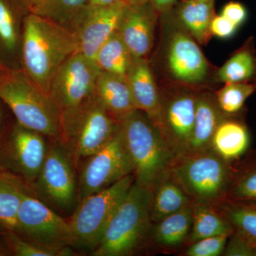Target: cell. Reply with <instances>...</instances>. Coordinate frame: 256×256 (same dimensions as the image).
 <instances>
[{
	"label": "cell",
	"instance_id": "40",
	"mask_svg": "<svg viewBox=\"0 0 256 256\" xmlns=\"http://www.w3.org/2000/svg\"><path fill=\"white\" fill-rule=\"evenodd\" d=\"M2 101L0 100V134L3 132L8 121L6 120V116H5L4 108H3Z\"/></svg>",
	"mask_w": 256,
	"mask_h": 256
},
{
	"label": "cell",
	"instance_id": "5",
	"mask_svg": "<svg viewBox=\"0 0 256 256\" xmlns=\"http://www.w3.org/2000/svg\"><path fill=\"white\" fill-rule=\"evenodd\" d=\"M170 170L194 202L217 206L226 200L234 163L212 149L176 156Z\"/></svg>",
	"mask_w": 256,
	"mask_h": 256
},
{
	"label": "cell",
	"instance_id": "30",
	"mask_svg": "<svg viewBox=\"0 0 256 256\" xmlns=\"http://www.w3.org/2000/svg\"><path fill=\"white\" fill-rule=\"evenodd\" d=\"M216 207L232 226L234 232L256 242V201L226 200Z\"/></svg>",
	"mask_w": 256,
	"mask_h": 256
},
{
	"label": "cell",
	"instance_id": "24",
	"mask_svg": "<svg viewBox=\"0 0 256 256\" xmlns=\"http://www.w3.org/2000/svg\"><path fill=\"white\" fill-rule=\"evenodd\" d=\"M194 202L170 168L160 175L152 188V222L156 223Z\"/></svg>",
	"mask_w": 256,
	"mask_h": 256
},
{
	"label": "cell",
	"instance_id": "4",
	"mask_svg": "<svg viewBox=\"0 0 256 256\" xmlns=\"http://www.w3.org/2000/svg\"><path fill=\"white\" fill-rule=\"evenodd\" d=\"M60 142L76 169L108 143L120 126L95 92L78 107L60 114Z\"/></svg>",
	"mask_w": 256,
	"mask_h": 256
},
{
	"label": "cell",
	"instance_id": "19",
	"mask_svg": "<svg viewBox=\"0 0 256 256\" xmlns=\"http://www.w3.org/2000/svg\"><path fill=\"white\" fill-rule=\"evenodd\" d=\"M194 203L153 223L149 250L162 254H180L188 245L193 220Z\"/></svg>",
	"mask_w": 256,
	"mask_h": 256
},
{
	"label": "cell",
	"instance_id": "42",
	"mask_svg": "<svg viewBox=\"0 0 256 256\" xmlns=\"http://www.w3.org/2000/svg\"><path fill=\"white\" fill-rule=\"evenodd\" d=\"M9 255L8 250L5 248L4 244L0 242V256H5Z\"/></svg>",
	"mask_w": 256,
	"mask_h": 256
},
{
	"label": "cell",
	"instance_id": "10",
	"mask_svg": "<svg viewBox=\"0 0 256 256\" xmlns=\"http://www.w3.org/2000/svg\"><path fill=\"white\" fill-rule=\"evenodd\" d=\"M134 182L130 174L78 202L70 216L76 247L92 250L100 242L106 227Z\"/></svg>",
	"mask_w": 256,
	"mask_h": 256
},
{
	"label": "cell",
	"instance_id": "11",
	"mask_svg": "<svg viewBox=\"0 0 256 256\" xmlns=\"http://www.w3.org/2000/svg\"><path fill=\"white\" fill-rule=\"evenodd\" d=\"M160 134L174 158L184 154L191 142L197 96L202 88L162 80ZM206 87V86H204Z\"/></svg>",
	"mask_w": 256,
	"mask_h": 256
},
{
	"label": "cell",
	"instance_id": "13",
	"mask_svg": "<svg viewBox=\"0 0 256 256\" xmlns=\"http://www.w3.org/2000/svg\"><path fill=\"white\" fill-rule=\"evenodd\" d=\"M79 168L78 202L132 174V162L124 143L120 124L108 143L84 160Z\"/></svg>",
	"mask_w": 256,
	"mask_h": 256
},
{
	"label": "cell",
	"instance_id": "7",
	"mask_svg": "<svg viewBox=\"0 0 256 256\" xmlns=\"http://www.w3.org/2000/svg\"><path fill=\"white\" fill-rule=\"evenodd\" d=\"M164 23V41L162 50V68L164 80L193 86H207L212 66L198 43L178 22L171 11L160 14Z\"/></svg>",
	"mask_w": 256,
	"mask_h": 256
},
{
	"label": "cell",
	"instance_id": "31",
	"mask_svg": "<svg viewBox=\"0 0 256 256\" xmlns=\"http://www.w3.org/2000/svg\"><path fill=\"white\" fill-rule=\"evenodd\" d=\"M90 0H42L30 12L34 13L70 30L79 13Z\"/></svg>",
	"mask_w": 256,
	"mask_h": 256
},
{
	"label": "cell",
	"instance_id": "32",
	"mask_svg": "<svg viewBox=\"0 0 256 256\" xmlns=\"http://www.w3.org/2000/svg\"><path fill=\"white\" fill-rule=\"evenodd\" d=\"M256 92V82H228L216 90L217 102L220 110L226 116L240 114L246 101Z\"/></svg>",
	"mask_w": 256,
	"mask_h": 256
},
{
	"label": "cell",
	"instance_id": "37",
	"mask_svg": "<svg viewBox=\"0 0 256 256\" xmlns=\"http://www.w3.org/2000/svg\"><path fill=\"white\" fill-rule=\"evenodd\" d=\"M220 14L239 28L246 20L248 12L242 3L232 1L224 5Z\"/></svg>",
	"mask_w": 256,
	"mask_h": 256
},
{
	"label": "cell",
	"instance_id": "29",
	"mask_svg": "<svg viewBox=\"0 0 256 256\" xmlns=\"http://www.w3.org/2000/svg\"><path fill=\"white\" fill-rule=\"evenodd\" d=\"M133 57L116 32L97 50L92 60L100 72L126 77Z\"/></svg>",
	"mask_w": 256,
	"mask_h": 256
},
{
	"label": "cell",
	"instance_id": "22",
	"mask_svg": "<svg viewBox=\"0 0 256 256\" xmlns=\"http://www.w3.org/2000/svg\"><path fill=\"white\" fill-rule=\"evenodd\" d=\"M240 114L224 117L215 130L210 149L230 163L238 161L250 146V133Z\"/></svg>",
	"mask_w": 256,
	"mask_h": 256
},
{
	"label": "cell",
	"instance_id": "34",
	"mask_svg": "<svg viewBox=\"0 0 256 256\" xmlns=\"http://www.w3.org/2000/svg\"><path fill=\"white\" fill-rule=\"evenodd\" d=\"M228 236L208 237L192 242L186 246L178 255L182 256H223Z\"/></svg>",
	"mask_w": 256,
	"mask_h": 256
},
{
	"label": "cell",
	"instance_id": "26",
	"mask_svg": "<svg viewBox=\"0 0 256 256\" xmlns=\"http://www.w3.org/2000/svg\"><path fill=\"white\" fill-rule=\"evenodd\" d=\"M31 186L18 176L0 170V226L14 230L20 205Z\"/></svg>",
	"mask_w": 256,
	"mask_h": 256
},
{
	"label": "cell",
	"instance_id": "33",
	"mask_svg": "<svg viewBox=\"0 0 256 256\" xmlns=\"http://www.w3.org/2000/svg\"><path fill=\"white\" fill-rule=\"evenodd\" d=\"M0 237L9 255L16 256H64L60 252L48 250L28 242L14 230L2 228Z\"/></svg>",
	"mask_w": 256,
	"mask_h": 256
},
{
	"label": "cell",
	"instance_id": "44",
	"mask_svg": "<svg viewBox=\"0 0 256 256\" xmlns=\"http://www.w3.org/2000/svg\"><path fill=\"white\" fill-rule=\"evenodd\" d=\"M254 242V246H255L256 256V242Z\"/></svg>",
	"mask_w": 256,
	"mask_h": 256
},
{
	"label": "cell",
	"instance_id": "20",
	"mask_svg": "<svg viewBox=\"0 0 256 256\" xmlns=\"http://www.w3.org/2000/svg\"><path fill=\"white\" fill-rule=\"evenodd\" d=\"M226 116L218 106L215 92L208 86L202 88L197 96L193 132L186 153L210 149L212 136Z\"/></svg>",
	"mask_w": 256,
	"mask_h": 256
},
{
	"label": "cell",
	"instance_id": "36",
	"mask_svg": "<svg viewBox=\"0 0 256 256\" xmlns=\"http://www.w3.org/2000/svg\"><path fill=\"white\" fill-rule=\"evenodd\" d=\"M238 28L236 25L220 14H216L210 24L212 35L224 40L234 36Z\"/></svg>",
	"mask_w": 256,
	"mask_h": 256
},
{
	"label": "cell",
	"instance_id": "18",
	"mask_svg": "<svg viewBox=\"0 0 256 256\" xmlns=\"http://www.w3.org/2000/svg\"><path fill=\"white\" fill-rule=\"evenodd\" d=\"M28 12L20 0H0V62L6 68H21L23 22Z\"/></svg>",
	"mask_w": 256,
	"mask_h": 256
},
{
	"label": "cell",
	"instance_id": "25",
	"mask_svg": "<svg viewBox=\"0 0 256 256\" xmlns=\"http://www.w3.org/2000/svg\"><path fill=\"white\" fill-rule=\"evenodd\" d=\"M216 82H256V50L252 36L235 50L214 74Z\"/></svg>",
	"mask_w": 256,
	"mask_h": 256
},
{
	"label": "cell",
	"instance_id": "2",
	"mask_svg": "<svg viewBox=\"0 0 256 256\" xmlns=\"http://www.w3.org/2000/svg\"><path fill=\"white\" fill-rule=\"evenodd\" d=\"M152 191L133 184L114 212L94 256H131L149 250Z\"/></svg>",
	"mask_w": 256,
	"mask_h": 256
},
{
	"label": "cell",
	"instance_id": "16",
	"mask_svg": "<svg viewBox=\"0 0 256 256\" xmlns=\"http://www.w3.org/2000/svg\"><path fill=\"white\" fill-rule=\"evenodd\" d=\"M160 14L150 1L128 5L118 33L134 57L148 58L154 46Z\"/></svg>",
	"mask_w": 256,
	"mask_h": 256
},
{
	"label": "cell",
	"instance_id": "38",
	"mask_svg": "<svg viewBox=\"0 0 256 256\" xmlns=\"http://www.w3.org/2000/svg\"><path fill=\"white\" fill-rule=\"evenodd\" d=\"M150 1L160 14L169 12L178 2V0H150Z\"/></svg>",
	"mask_w": 256,
	"mask_h": 256
},
{
	"label": "cell",
	"instance_id": "17",
	"mask_svg": "<svg viewBox=\"0 0 256 256\" xmlns=\"http://www.w3.org/2000/svg\"><path fill=\"white\" fill-rule=\"evenodd\" d=\"M126 78L138 110L148 116L159 131L162 128V102L159 84L146 58L133 57Z\"/></svg>",
	"mask_w": 256,
	"mask_h": 256
},
{
	"label": "cell",
	"instance_id": "8",
	"mask_svg": "<svg viewBox=\"0 0 256 256\" xmlns=\"http://www.w3.org/2000/svg\"><path fill=\"white\" fill-rule=\"evenodd\" d=\"M73 160L60 141L50 140L33 194L60 215H72L78 203V176Z\"/></svg>",
	"mask_w": 256,
	"mask_h": 256
},
{
	"label": "cell",
	"instance_id": "6",
	"mask_svg": "<svg viewBox=\"0 0 256 256\" xmlns=\"http://www.w3.org/2000/svg\"><path fill=\"white\" fill-rule=\"evenodd\" d=\"M120 124L132 162L134 183L152 191L160 175L170 169L174 156L142 111L136 110Z\"/></svg>",
	"mask_w": 256,
	"mask_h": 256
},
{
	"label": "cell",
	"instance_id": "14",
	"mask_svg": "<svg viewBox=\"0 0 256 256\" xmlns=\"http://www.w3.org/2000/svg\"><path fill=\"white\" fill-rule=\"evenodd\" d=\"M100 72L94 60L78 52L64 60L54 76L48 90L60 116L78 107L94 94Z\"/></svg>",
	"mask_w": 256,
	"mask_h": 256
},
{
	"label": "cell",
	"instance_id": "12",
	"mask_svg": "<svg viewBox=\"0 0 256 256\" xmlns=\"http://www.w3.org/2000/svg\"><path fill=\"white\" fill-rule=\"evenodd\" d=\"M50 140L16 120L0 134V170L15 175L31 186L42 169Z\"/></svg>",
	"mask_w": 256,
	"mask_h": 256
},
{
	"label": "cell",
	"instance_id": "27",
	"mask_svg": "<svg viewBox=\"0 0 256 256\" xmlns=\"http://www.w3.org/2000/svg\"><path fill=\"white\" fill-rule=\"evenodd\" d=\"M233 233V227L216 206L194 202L188 245L200 239L218 236H230Z\"/></svg>",
	"mask_w": 256,
	"mask_h": 256
},
{
	"label": "cell",
	"instance_id": "28",
	"mask_svg": "<svg viewBox=\"0 0 256 256\" xmlns=\"http://www.w3.org/2000/svg\"><path fill=\"white\" fill-rule=\"evenodd\" d=\"M226 200L256 201V150L246 153L244 158L234 163Z\"/></svg>",
	"mask_w": 256,
	"mask_h": 256
},
{
	"label": "cell",
	"instance_id": "23",
	"mask_svg": "<svg viewBox=\"0 0 256 256\" xmlns=\"http://www.w3.org/2000/svg\"><path fill=\"white\" fill-rule=\"evenodd\" d=\"M215 0H182L170 10L178 22L200 44L206 45L213 36L210 24L216 15Z\"/></svg>",
	"mask_w": 256,
	"mask_h": 256
},
{
	"label": "cell",
	"instance_id": "43",
	"mask_svg": "<svg viewBox=\"0 0 256 256\" xmlns=\"http://www.w3.org/2000/svg\"><path fill=\"white\" fill-rule=\"evenodd\" d=\"M6 69V67H4V66L2 65V64L0 62V80H1V79L2 78L3 76H4Z\"/></svg>",
	"mask_w": 256,
	"mask_h": 256
},
{
	"label": "cell",
	"instance_id": "9",
	"mask_svg": "<svg viewBox=\"0 0 256 256\" xmlns=\"http://www.w3.org/2000/svg\"><path fill=\"white\" fill-rule=\"evenodd\" d=\"M14 232L32 244L48 250L73 256L76 247L75 234L69 220L38 200L33 194L24 198L18 216Z\"/></svg>",
	"mask_w": 256,
	"mask_h": 256
},
{
	"label": "cell",
	"instance_id": "39",
	"mask_svg": "<svg viewBox=\"0 0 256 256\" xmlns=\"http://www.w3.org/2000/svg\"><path fill=\"white\" fill-rule=\"evenodd\" d=\"M148 1L150 0H90L88 4L92 6H102V5L114 4L116 2H124L130 5Z\"/></svg>",
	"mask_w": 256,
	"mask_h": 256
},
{
	"label": "cell",
	"instance_id": "1",
	"mask_svg": "<svg viewBox=\"0 0 256 256\" xmlns=\"http://www.w3.org/2000/svg\"><path fill=\"white\" fill-rule=\"evenodd\" d=\"M76 52L75 37L68 28L30 12L24 16L21 68L46 95L57 69Z\"/></svg>",
	"mask_w": 256,
	"mask_h": 256
},
{
	"label": "cell",
	"instance_id": "15",
	"mask_svg": "<svg viewBox=\"0 0 256 256\" xmlns=\"http://www.w3.org/2000/svg\"><path fill=\"white\" fill-rule=\"evenodd\" d=\"M128 5L124 2L102 6L88 4L70 30L75 37L77 52L92 60L100 47L118 31Z\"/></svg>",
	"mask_w": 256,
	"mask_h": 256
},
{
	"label": "cell",
	"instance_id": "3",
	"mask_svg": "<svg viewBox=\"0 0 256 256\" xmlns=\"http://www.w3.org/2000/svg\"><path fill=\"white\" fill-rule=\"evenodd\" d=\"M0 100L18 124L60 142V111L22 68L6 69L0 80Z\"/></svg>",
	"mask_w": 256,
	"mask_h": 256
},
{
	"label": "cell",
	"instance_id": "45",
	"mask_svg": "<svg viewBox=\"0 0 256 256\" xmlns=\"http://www.w3.org/2000/svg\"><path fill=\"white\" fill-rule=\"evenodd\" d=\"M2 229V228L1 226H0V232H1Z\"/></svg>",
	"mask_w": 256,
	"mask_h": 256
},
{
	"label": "cell",
	"instance_id": "35",
	"mask_svg": "<svg viewBox=\"0 0 256 256\" xmlns=\"http://www.w3.org/2000/svg\"><path fill=\"white\" fill-rule=\"evenodd\" d=\"M224 256H256L254 242L242 234L234 232L229 236Z\"/></svg>",
	"mask_w": 256,
	"mask_h": 256
},
{
	"label": "cell",
	"instance_id": "41",
	"mask_svg": "<svg viewBox=\"0 0 256 256\" xmlns=\"http://www.w3.org/2000/svg\"><path fill=\"white\" fill-rule=\"evenodd\" d=\"M25 8L28 10V12H32L35 8L40 4L42 0H20Z\"/></svg>",
	"mask_w": 256,
	"mask_h": 256
},
{
	"label": "cell",
	"instance_id": "21",
	"mask_svg": "<svg viewBox=\"0 0 256 256\" xmlns=\"http://www.w3.org/2000/svg\"><path fill=\"white\" fill-rule=\"evenodd\" d=\"M94 92L119 124L138 110L126 77L100 72Z\"/></svg>",
	"mask_w": 256,
	"mask_h": 256
}]
</instances>
